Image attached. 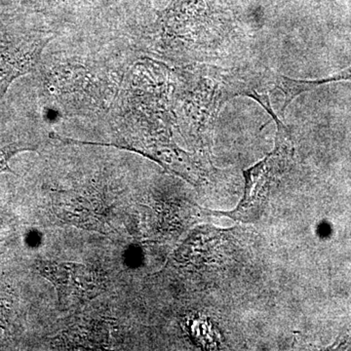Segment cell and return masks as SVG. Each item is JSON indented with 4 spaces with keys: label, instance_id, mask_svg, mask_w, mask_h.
<instances>
[{
    "label": "cell",
    "instance_id": "6da1fadb",
    "mask_svg": "<svg viewBox=\"0 0 351 351\" xmlns=\"http://www.w3.org/2000/svg\"><path fill=\"white\" fill-rule=\"evenodd\" d=\"M248 97L257 101L269 113L276 122L277 133L274 152L250 169L244 171L246 186L243 199L239 206L232 212H219L242 223H252L260 218L277 182L292 165L295 152L290 131L274 112L269 93L252 92Z\"/></svg>",
    "mask_w": 351,
    "mask_h": 351
},
{
    "label": "cell",
    "instance_id": "7a4b0ae2",
    "mask_svg": "<svg viewBox=\"0 0 351 351\" xmlns=\"http://www.w3.org/2000/svg\"><path fill=\"white\" fill-rule=\"evenodd\" d=\"M54 32L20 22H0V100L14 80L31 73Z\"/></svg>",
    "mask_w": 351,
    "mask_h": 351
},
{
    "label": "cell",
    "instance_id": "3957f363",
    "mask_svg": "<svg viewBox=\"0 0 351 351\" xmlns=\"http://www.w3.org/2000/svg\"><path fill=\"white\" fill-rule=\"evenodd\" d=\"M34 269L56 289L62 311L84 304L100 294L103 289V279L98 274L80 263L38 260Z\"/></svg>",
    "mask_w": 351,
    "mask_h": 351
},
{
    "label": "cell",
    "instance_id": "277c9868",
    "mask_svg": "<svg viewBox=\"0 0 351 351\" xmlns=\"http://www.w3.org/2000/svg\"><path fill=\"white\" fill-rule=\"evenodd\" d=\"M338 82H351V66L343 69L336 75L322 78V80H295L289 78L287 76L277 75L276 73L272 75L274 86L279 88L284 95L282 113L288 107L289 104L294 100L298 95L309 91V90L319 86V85Z\"/></svg>",
    "mask_w": 351,
    "mask_h": 351
},
{
    "label": "cell",
    "instance_id": "5b68a950",
    "mask_svg": "<svg viewBox=\"0 0 351 351\" xmlns=\"http://www.w3.org/2000/svg\"><path fill=\"white\" fill-rule=\"evenodd\" d=\"M36 149L38 145L25 141H17L0 147V174L5 172L13 173L9 162L16 154L23 152H34Z\"/></svg>",
    "mask_w": 351,
    "mask_h": 351
}]
</instances>
